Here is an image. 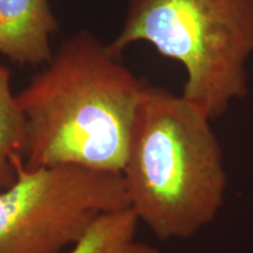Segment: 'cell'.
Segmentation results:
<instances>
[{
    "mask_svg": "<svg viewBox=\"0 0 253 253\" xmlns=\"http://www.w3.org/2000/svg\"><path fill=\"white\" fill-rule=\"evenodd\" d=\"M144 87L93 34L69 38L17 94L26 123L24 167L121 173Z\"/></svg>",
    "mask_w": 253,
    "mask_h": 253,
    "instance_id": "1",
    "label": "cell"
},
{
    "mask_svg": "<svg viewBox=\"0 0 253 253\" xmlns=\"http://www.w3.org/2000/svg\"><path fill=\"white\" fill-rule=\"evenodd\" d=\"M129 208L161 239H185L223 207L227 175L211 120L182 95L145 84L121 172Z\"/></svg>",
    "mask_w": 253,
    "mask_h": 253,
    "instance_id": "2",
    "label": "cell"
},
{
    "mask_svg": "<svg viewBox=\"0 0 253 253\" xmlns=\"http://www.w3.org/2000/svg\"><path fill=\"white\" fill-rule=\"evenodd\" d=\"M147 41L184 67L182 96L211 121L249 93L253 0H130L109 52Z\"/></svg>",
    "mask_w": 253,
    "mask_h": 253,
    "instance_id": "3",
    "label": "cell"
},
{
    "mask_svg": "<svg viewBox=\"0 0 253 253\" xmlns=\"http://www.w3.org/2000/svg\"><path fill=\"white\" fill-rule=\"evenodd\" d=\"M126 207L121 173L21 167L0 191V253H66L101 216Z\"/></svg>",
    "mask_w": 253,
    "mask_h": 253,
    "instance_id": "4",
    "label": "cell"
},
{
    "mask_svg": "<svg viewBox=\"0 0 253 253\" xmlns=\"http://www.w3.org/2000/svg\"><path fill=\"white\" fill-rule=\"evenodd\" d=\"M58 23L48 0H0V53L20 65L48 63Z\"/></svg>",
    "mask_w": 253,
    "mask_h": 253,
    "instance_id": "5",
    "label": "cell"
},
{
    "mask_svg": "<svg viewBox=\"0 0 253 253\" xmlns=\"http://www.w3.org/2000/svg\"><path fill=\"white\" fill-rule=\"evenodd\" d=\"M26 147V123L17 95L12 93L11 72L0 65V191L17 181Z\"/></svg>",
    "mask_w": 253,
    "mask_h": 253,
    "instance_id": "6",
    "label": "cell"
},
{
    "mask_svg": "<svg viewBox=\"0 0 253 253\" xmlns=\"http://www.w3.org/2000/svg\"><path fill=\"white\" fill-rule=\"evenodd\" d=\"M138 221L129 207L110 211L66 253H160L155 246L136 239Z\"/></svg>",
    "mask_w": 253,
    "mask_h": 253,
    "instance_id": "7",
    "label": "cell"
}]
</instances>
